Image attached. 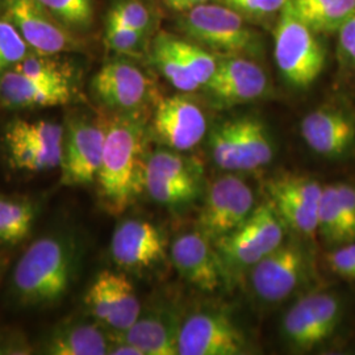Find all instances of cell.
Returning <instances> with one entry per match:
<instances>
[{
  "label": "cell",
  "mask_w": 355,
  "mask_h": 355,
  "mask_svg": "<svg viewBox=\"0 0 355 355\" xmlns=\"http://www.w3.org/2000/svg\"><path fill=\"white\" fill-rule=\"evenodd\" d=\"M105 142L96 178L98 196L110 215H121L145 191L148 130L141 114H104Z\"/></svg>",
  "instance_id": "obj_1"
},
{
  "label": "cell",
  "mask_w": 355,
  "mask_h": 355,
  "mask_svg": "<svg viewBox=\"0 0 355 355\" xmlns=\"http://www.w3.org/2000/svg\"><path fill=\"white\" fill-rule=\"evenodd\" d=\"M80 262L82 245L73 232L40 237L13 268V303L29 309L61 303L78 278Z\"/></svg>",
  "instance_id": "obj_2"
},
{
  "label": "cell",
  "mask_w": 355,
  "mask_h": 355,
  "mask_svg": "<svg viewBox=\"0 0 355 355\" xmlns=\"http://www.w3.org/2000/svg\"><path fill=\"white\" fill-rule=\"evenodd\" d=\"M346 312L347 305L343 293L334 290L309 292L283 316L282 337L292 350L311 352L338 333Z\"/></svg>",
  "instance_id": "obj_3"
},
{
  "label": "cell",
  "mask_w": 355,
  "mask_h": 355,
  "mask_svg": "<svg viewBox=\"0 0 355 355\" xmlns=\"http://www.w3.org/2000/svg\"><path fill=\"white\" fill-rule=\"evenodd\" d=\"M284 223L272 204L257 207L241 225L216 240V250L225 268L227 279L255 266L278 249L284 240Z\"/></svg>",
  "instance_id": "obj_4"
},
{
  "label": "cell",
  "mask_w": 355,
  "mask_h": 355,
  "mask_svg": "<svg viewBox=\"0 0 355 355\" xmlns=\"http://www.w3.org/2000/svg\"><path fill=\"white\" fill-rule=\"evenodd\" d=\"M274 57L280 74L296 89L309 87L324 70L325 51L316 33L292 11L282 8L275 29Z\"/></svg>",
  "instance_id": "obj_5"
},
{
  "label": "cell",
  "mask_w": 355,
  "mask_h": 355,
  "mask_svg": "<svg viewBox=\"0 0 355 355\" xmlns=\"http://www.w3.org/2000/svg\"><path fill=\"white\" fill-rule=\"evenodd\" d=\"M209 152L216 165L225 171H254L272 161L274 145L259 120L242 117L212 130Z\"/></svg>",
  "instance_id": "obj_6"
},
{
  "label": "cell",
  "mask_w": 355,
  "mask_h": 355,
  "mask_svg": "<svg viewBox=\"0 0 355 355\" xmlns=\"http://www.w3.org/2000/svg\"><path fill=\"white\" fill-rule=\"evenodd\" d=\"M64 136L60 183L64 187H86L96 183L105 142L104 116L69 114Z\"/></svg>",
  "instance_id": "obj_7"
},
{
  "label": "cell",
  "mask_w": 355,
  "mask_h": 355,
  "mask_svg": "<svg viewBox=\"0 0 355 355\" xmlns=\"http://www.w3.org/2000/svg\"><path fill=\"white\" fill-rule=\"evenodd\" d=\"M248 274L257 299L266 304H278L311 280L312 261L302 243H282Z\"/></svg>",
  "instance_id": "obj_8"
},
{
  "label": "cell",
  "mask_w": 355,
  "mask_h": 355,
  "mask_svg": "<svg viewBox=\"0 0 355 355\" xmlns=\"http://www.w3.org/2000/svg\"><path fill=\"white\" fill-rule=\"evenodd\" d=\"M202 171L192 159L177 150H155L148 155L145 192L155 203L180 208L198 199Z\"/></svg>",
  "instance_id": "obj_9"
},
{
  "label": "cell",
  "mask_w": 355,
  "mask_h": 355,
  "mask_svg": "<svg viewBox=\"0 0 355 355\" xmlns=\"http://www.w3.org/2000/svg\"><path fill=\"white\" fill-rule=\"evenodd\" d=\"M180 26L190 37L208 48L237 54L255 44L253 31L234 8L217 4H199L183 13Z\"/></svg>",
  "instance_id": "obj_10"
},
{
  "label": "cell",
  "mask_w": 355,
  "mask_h": 355,
  "mask_svg": "<svg viewBox=\"0 0 355 355\" xmlns=\"http://www.w3.org/2000/svg\"><path fill=\"white\" fill-rule=\"evenodd\" d=\"M324 186L303 174H283L267 183L270 203L286 227L306 240L318 234V207Z\"/></svg>",
  "instance_id": "obj_11"
},
{
  "label": "cell",
  "mask_w": 355,
  "mask_h": 355,
  "mask_svg": "<svg viewBox=\"0 0 355 355\" xmlns=\"http://www.w3.org/2000/svg\"><path fill=\"white\" fill-rule=\"evenodd\" d=\"M255 198L250 186L234 174L217 178L205 195L199 232L216 241L239 228L253 214Z\"/></svg>",
  "instance_id": "obj_12"
},
{
  "label": "cell",
  "mask_w": 355,
  "mask_h": 355,
  "mask_svg": "<svg viewBox=\"0 0 355 355\" xmlns=\"http://www.w3.org/2000/svg\"><path fill=\"white\" fill-rule=\"evenodd\" d=\"M89 316L111 331H125L142 312L139 295L124 272L103 270L85 295Z\"/></svg>",
  "instance_id": "obj_13"
},
{
  "label": "cell",
  "mask_w": 355,
  "mask_h": 355,
  "mask_svg": "<svg viewBox=\"0 0 355 355\" xmlns=\"http://www.w3.org/2000/svg\"><path fill=\"white\" fill-rule=\"evenodd\" d=\"M246 349L245 334L223 312L200 311L180 325L179 355H239L245 354Z\"/></svg>",
  "instance_id": "obj_14"
},
{
  "label": "cell",
  "mask_w": 355,
  "mask_h": 355,
  "mask_svg": "<svg viewBox=\"0 0 355 355\" xmlns=\"http://www.w3.org/2000/svg\"><path fill=\"white\" fill-rule=\"evenodd\" d=\"M153 89L150 78L127 60L103 64L91 80L94 96L107 110L121 114H141L153 96Z\"/></svg>",
  "instance_id": "obj_15"
},
{
  "label": "cell",
  "mask_w": 355,
  "mask_h": 355,
  "mask_svg": "<svg viewBox=\"0 0 355 355\" xmlns=\"http://www.w3.org/2000/svg\"><path fill=\"white\" fill-rule=\"evenodd\" d=\"M3 17L24 38L31 51L55 55L76 48V38L38 0H3Z\"/></svg>",
  "instance_id": "obj_16"
},
{
  "label": "cell",
  "mask_w": 355,
  "mask_h": 355,
  "mask_svg": "<svg viewBox=\"0 0 355 355\" xmlns=\"http://www.w3.org/2000/svg\"><path fill=\"white\" fill-rule=\"evenodd\" d=\"M165 234L150 221L127 218L114 230L111 258L124 271L142 272L161 263L166 258Z\"/></svg>",
  "instance_id": "obj_17"
},
{
  "label": "cell",
  "mask_w": 355,
  "mask_h": 355,
  "mask_svg": "<svg viewBox=\"0 0 355 355\" xmlns=\"http://www.w3.org/2000/svg\"><path fill=\"white\" fill-rule=\"evenodd\" d=\"M306 146L329 161H341L355 153V119L345 108L325 105L308 114L300 124Z\"/></svg>",
  "instance_id": "obj_18"
},
{
  "label": "cell",
  "mask_w": 355,
  "mask_h": 355,
  "mask_svg": "<svg viewBox=\"0 0 355 355\" xmlns=\"http://www.w3.org/2000/svg\"><path fill=\"white\" fill-rule=\"evenodd\" d=\"M153 132L168 149L189 152L207 133L203 110L190 98L175 95L157 104L153 114Z\"/></svg>",
  "instance_id": "obj_19"
},
{
  "label": "cell",
  "mask_w": 355,
  "mask_h": 355,
  "mask_svg": "<svg viewBox=\"0 0 355 355\" xmlns=\"http://www.w3.org/2000/svg\"><path fill=\"white\" fill-rule=\"evenodd\" d=\"M170 255L180 278L200 291H216L227 279L220 255L202 232L179 236Z\"/></svg>",
  "instance_id": "obj_20"
},
{
  "label": "cell",
  "mask_w": 355,
  "mask_h": 355,
  "mask_svg": "<svg viewBox=\"0 0 355 355\" xmlns=\"http://www.w3.org/2000/svg\"><path fill=\"white\" fill-rule=\"evenodd\" d=\"M204 87L218 105H236L262 98L268 79L259 64L233 54L218 60L215 74Z\"/></svg>",
  "instance_id": "obj_21"
},
{
  "label": "cell",
  "mask_w": 355,
  "mask_h": 355,
  "mask_svg": "<svg viewBox=\"0 0 355 355\" xmlns=\"http://www.w3.org/2000/svg\"><path fill=\"white\" fill-rule=\"evenodd\" d=\"M180 320L168 308L154 306L125 331H111L114 338L139 347L144 355H177Z\"/></svg>",
  "instance_id": "obj_22"
},
{
  "label": "cell",
  "mask_w": 355,
  "mask_h": 355,
  "mask_svg": "<svg viewBox=\"0 0 355 355\" xmlns=\"http://www.w3.org/2000/svg\"><path fill=\"white\" fill-rule=\"evenodd\" d=\"M96 320L61 322L44 338L40 352L49 355H105L111 346V331Z\"/></svg>",
  "instance_id": "obj_23"
},
{
  "label": "cell",
  "mask_w": 355,
  "mask_h": 355,
  "mask_svg": "<svg viewBox=\"0 0 355 355\" xmlns=\"http://www.w3.org/2000/svg\"><path fill=\"white\" fill-rule=\"evenodd\" d=\"M73 87L41 83L10 69L0 76V104L11 110H37L64 105Z\"/></svg>",
  "instance_id": "obj_24"
},
{
  "label": "cell",
  "mask_w": 355,
  "mask_h": 355,
  "mask_svg": "<svg viewBox=\"0 0 355 355\" xmlns=\"http://www.w3.org/2000/svg\"><path fill=\"white\" fill-rule=\"evenodd\" d=\"M292 11L315 33L338 32L355 12V0H288Z\"/></svg>",
  "instance_id": "obj_25"
},
{
  "label": "cell",
  "mask_w": 355,
  "mask_h": 355,
  "mask_svg": "<svg viewBox=\"0 0 355 355\" xmlns=\"http://www.w3.org/2000/svg\"><path fill=\"white\" fill-rule=\"evenodd\" d=\"M37 212V204L31 198L0 195V243L24 241L35 225Z\"/></svg>",
  "instance_id": "obj_26"
},
{
  "label": "cell",
  "mask_w": 355,
  "mask_h": 355,
  "mask_svg": "<svg viewBox=\"0 0 355 355\" xmlns=\"http://www.w3.org/2000/svg\"><path fill=\"white\" fill-rule=\"evenodd\" d=\"M150 55L153 64L178 91L193 92L202 87L175 51L171 35L161 33L154 38Z\"/></svg>",
  "instance_id": "obj_27"
},
{
  "label": "cell",
  "mask_w": 355,
  "mask_h": 355,
  "mask_svg": "<svg viewBox=\"0 0 355 355\" xmlns=\"http://www.w3.org/2000/svg\"><path fill=\"white\" fill-rule=\"evenodd\" d=\"M64 127L49 120L15 119L4 129V144H26L42 148H62Z\"/></svg>",
  "instance_id": "obj_28"
},
{
  "label": "cell",
  "mask_w": 355,
  "mask_h": 355,
  "mask_svg": "<svg viewBox=\"0 0 355 355\" xmlns=\"http://www.w3.org/2000/svg\"><path fill=\"white\" fill-rule=\"evenodd\" d=\"M318 234L331 248L353 242L334 183L324 186L318 207Z\"/></svg>",
  "instance_id": "obj_29"
},
{
  "label": "cell",
  "mask_w": 355,
  "mask_h": 355,
  "mask_svg": "<svg viewBox=\"0 0 355 355\" xmlns=\"http://www.w3.org/2000/svg\"><path fill=\"white\" fill-rule=\"evenodd\" d=\"M15 71L41 83L73 87L74 71L70 64L51 58V55L31 53L23 61L15 64Z\"/></svg>",
  "instance_id": "obj_30"
},
{
  "label": "cell",
  "mask_w": 355,
  "mask_h": 355,
  "mask_svg": "<svg viewBox=\"0 0 355 355\" xmlns=\"http://www.w3.org/2000/svg\"><path fill=\"white\" fill-rule=\"evenodd\" d=\"M10 162L15 168L42 173L61 165L62 148H42L26 144H6Z\"/></svg>",
  "instance_id": "obj_31"
},
{
  "label": "cell",
  "mask_w": 355,
  "mask_h": 355,
  "mask_svg": "<svg viewBox=\"0 0 355 355\" xmlns=\"http://www.w3.org/2000/svg\"><path fill=\"white\" fill-rule=\"evenodd\" d=\"M171 42L192 76L200 86H205L215 74L217 60L202 46L171 35Z\"/></svg>",
  "instance_id": "obj_32"
},
{
  "label": "cell",
  "mask_w": 355,
  "mask_h": 355,
  "mask_svg": "<svg viewBox=\"0 0 355 355\" xmlns=\"http://www.w3.org/2000/svg\"><path fill=\"white\" fill-rule=\"evenodd\" d=\"M67 28H86L92 21V0H38Z\"/></svg>",
  "instance_id": "obj_33"
},
{
  "label": "cell",
  "mask_w": 355,
  "mask_h": 355,
  "mask_svg": "<svg viewBox=\"0 0 355 355\" xmlns=\"http://www.w3.org/2000/svg\"><path fill=\"white\" fill-rule=\"evenodd\" d=\"M33 51L17 29L4 17L0 19V76L23 61Z\"/></svg>",
  "instance_id": "obj_34"
},
{
  "label": "cell",
  "mask_w": 355,
  "mask_h": 355,
  "mask_svg": "<svg viewBox=\"0 0 355 355\" xmlns=\"http://www.w3.org/2000/svg\"><path fill=\"white\" fill-rule=\"evenodd\" d=\"M107 20L148 33L152 26V12L142 0H119L108 13Z\"/></svg>",
  "instance_id": "obj_35"
},
{
  "label": "cell",
  "mask_w": 355,
  "mask_h": 355,
  "mask_svg": "<svg viewBox=\"0 0 355 355\" xmlns=\"http://www.w3.org/2000/svg\"><path fill=\"white\" fill-rule=\"evenodd\" d=\"M146 33L133 28L107 20L105 28V45L119 54L137 55L144 48Z\"/></svg>",
  "instance_id": "obj_36"
},
{
  "label": "cell",
  "mask_w": 355,
  "mask_h": 355,
  "mask_svg": "<svg viewBox=\"0 0 355 355\" xmlns=\"http://www.w3.org/2000/svg\"><path fill=\"white\" fill-rule=\"evenodd\" d=\"M325 263L340 279L355 283V241L333 246L325 254Z\"/></svg>",
  "instance_id": "obj_37"
},
{
  "label": "cell",
  "mask_w": 355,
  "mask_h": 355,
  "mask_svg": "<svg viewBox=\"0 0 355 355\" xmlns=\"http://www.w3.org/2000/svg\"><path fill=\"white\" fill-rule=\"evenodd\" d=\"M337 53L343 67L355 71V12L338 29Z\"/></svg>",
  "instance_id": "obj_38"
},
{
  "label": "cell",
  "mask_w": 355,
  "mask_h": 355,
  "mask_svg": "<svg viewBox=\"0 0 355 355\" xmlns=\"http://www.w3.org/2000/svg\"><path fill=\"white\" fill-rule=\"evenodd\" d=\"M288 0H228L232 8L252 16H266L282 11Z\"/></svg>",
  "instance_id": "obj_39"
},
{
  "label": "cell",
  "mask_w": 355,
  "mask_h": 355,
  "mask_svg": "<svg viewBox=\"0 0 355 355\" xmlns=\"http://www.w3.org/2000/svg\"><path fill=\"white\" fill-rule=\"evenodd\" d=\"M343 215L350 229V234L355 241V186L350 183H334Z\"/></svg>",
  "instance_id": "obj_40"
},
{
  "label": "cell",
  "mask_w": 355,
  "mask_h": 355,
  "mask_svg": "<svg viewBox=\"0 0 355 355\" xmlns=\"http://www.w3.org/2000/svg\"><path fill=\"white\" fill-rule=\"evenodd\" d=\"M32 347L21 334H0V354H29Z\"/></svg>",
  "instance_id": "obj_41"
},
{
  "label": "cell",
  "mask_w": 355,
  "mask_h": 355,
  "mask_svg": "<svg viewBox=\"0 0 355 355\" xmlns=\"http://www.w3.org/2000/svg\"><path fill=\"white\" fill-rule=\"evenodd\" d=\"M165 3L168 8L174 10L175 12L184 13L199 4L208 3V0H165Z\"/></svg>",
  "instance_id": "obj_42"
},
{
  "label": "cell",
  "mask_w": 355,
  "mask_h": 355,
  "mask_svg": "<svg viewBox=\"0 0 355 355\" xmlns=\"http://www.w3.org/2000/svg\"><path fill=\"white\" fill-rule=\"evenodd\" d=\"M7 263H8V262H7V258L0 254V279H1V275L4 274V270H6Z\"/></svg>",
  "instance_id": "obj_43"
}]
</instances>
